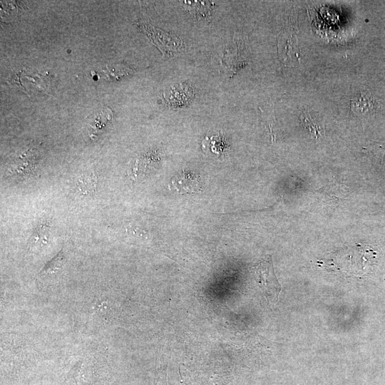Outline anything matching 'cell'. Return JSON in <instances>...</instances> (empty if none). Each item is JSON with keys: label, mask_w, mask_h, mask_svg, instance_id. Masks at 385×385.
<instances>
[{"label": "cell", "mask_w": 385, "mask_h": 385, "mask_svg": "<svg viewBox=\"0 0 385 385\" xmlns=\"http://www.w3.org/2000/svg\"><path fill=\"white\" fill-rule=\"evenodd\" d=\"M300 120L304 128L314 139L323 135L324 128L319 122V113L311 109H306L300 115Z\"/></svg>", "instance_id": "obj_3"}, {"label": "cell", "mask_w": 385, "mask_h": 385, "mask_svg": "<svg viewBox=\"0 0 385 385\" xmlns=\"http://www.w3.org/2000/svg\"><path fill=\"white\" fill-rule=\"evenodd\" d=\"M350 105L352 111L357 114L368 112L374 106L371 97L364 93H361L359 97L351 99Z\"/></svg>", "instance_id": "obj_8"}, {"label": "cell", "mask_w": 385, "mask_h": 385, "mask_svg": "<svg viewBox=\"0 0 385 385\" xmlns=\"http://www.w3.org/2000/svg\"><path fill=\"white\" fill-rule=\"evenodd\" d=\"M341 184L329 183L318 190V192L326 200L337 203L338 201H342L346 199L347 190Z\"/></svg>", "instance_id": "obj_4"}, {"label": "cell", "mask_w": 385, "mask_h": 385, "mask_svg": "<svg viewBox=\"0 0 385 385\" xmlns=\"http://www.w3.org/2000/svg\"><path fill=\"white\" fill-rule=\"evenodd\" d=\"M284 34L283 37H281V40L279 41V43H282V46L280 48H282L281 53H284L282 56L284 58V61H286L287 57H290V61H292V56L294 55V57L296 56L293 53H296L297 51V36L294 34H292V32H289V34Z\"/></svg>", "instance_id": "obj_7"}, {"label": "cell", "mask_w": 385, "mask_h": 385, "mask_svg": "<svg viewBox=\"0 0 385 385\" xmlns=\"http://www.w3.org/2000/svg\"><path fill=\"white\" fill-rule=\"evenodd\" d=\"M96 183V175L93 173L82 174L78 182V187L84 193H92L95 190Z\"/></svg>", "instance_id": "obj_9"}, {"label": "cell", "mask_w": 385, "mask_h": 385, "mask_svg": "<svg viewBox=\"0 0 385 385\" xmlns=\"http://www.w3.org/2000/svg\"><path fill=\"white\" fill-rule=\"evenodd\" d=\"M256 281L270 301H277L281 291L274 271L272 259L268 255L255 269Z\"/></svg>", "instance_id": "obj_1"}, {"label": "cell", "mask_w": 385, "mask_h": 385, "mask_svg": "<svg viewBox=\"0 0 385 385\" xmlns=\"http://www.w3.org/2000/svg\"><path fill=\"white\" fill-rule=\"evenodd\" d=\"M207 148L212 153L222 155L226 154L229 148V145L224 137L220 133L217 135H212L210 137H206L202 140V149Z\"/></svg>", "instance_id": "obj_5"}, {"label": "cell", "mask_w": 385, "mask_h": 385, "mask_svg": "<svg viewBox=\"0 0 385 385\" xmlns=\"http://www.w3.org/2000/svg\"><path fill=\"white\" fill-rule=\"evenodd\" d=\"M183 5L193 14L197 18H207L210 15V4L207 1H188L182 2Z\"/></svg>", "instance_id": "obj_6"}, {"label": "cell", "mask_w": 385, "mask_h": 385, "mask_svg": "<svg viewBox=\"0 0 385 385\" xmlns=\"http://www.w3.org/2000/svg\"><path fill=\"white\" fill-rule=\"evenodd\" d=\"M168 188L179 194L197 193L202 190V180L196 173L183 170L174 175Z\"/></svg>", "instance_id": "obj_2"}, {"label": "cell", "mask_w": 385, "mask_h": 385, "mask_svg": "<svg viewBox=\"0 0 385 385\" xmlns=\"http://www.w3.org/2000/svg\"><path fill=\"white\" fill-rule=\"evenodd\" d=\"M368 152L371 153L378 160H385V143H373L368 147Z\"/></svg>", "instance_id": "obj_11"}, {"label": "cell", "mask_w": 385, "mask_h": 385, "mask_svg": "<svg viewBox=\"0 0 385 385\" xmlns=\"http://www.w3.org/2000/svg\"><path fill=\"white\" fill-rule=\"evenodd\" d=\"M63 252H59L55 257L46 264L45 267L42 270L41 273L51 272L59 269L63 264Z\"/></svg>", "instance_id": "obj_10"}]
</instances>
